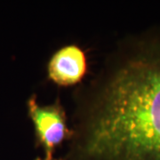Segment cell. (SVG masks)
<instances>
[{"label":"cell","instance_id":"2","mask_svg":"<svg viewBox=\"0 0 160 160\" xmlns=\"http://www.w3.org/2000/svg\"><path fill=\"white\" fill-rule=\"evenodd\" d=\"M27 103L37 142L45 152L44 159L53 160L55 149L71 136L64 109L59 101L51 105L41 106L37 102L36 95H31Z\"/></svg>","mask_w":160,"mask_h":160},{"label":"cell","instance_id":"3","mask_svg":"<svg viewBox=\"0 0 160 160\" xmlns=\"http://www.w3.org/2000/svg\"><path fill=\"white\" fill-rule=\"evenodd\" d=\"M86 58L82 49L75 45L58 50L50 59L47 71L49 78L59 86H73L86 74Z\"/></svg>","mask_w":160,"mask_h":160},{"label":"cell","instance_id":"4","mask_svg":"<svg viewBox=\"0 0 160 160\" xmlns=\"http://www.w3.org/2000/svg\"><path fill=\"white\" fill-rule=\"evenodd\" d=\"M35 160H46V159H43V158H36ZM53 160H54V159H53Z\"/></svg>","mask_w":160,"mask_h":160},{"label":"cell","instance_id":"1","mask_svg":"<svg viewBox=\"0 0 160 160\" xmlns=\"http://www.w3.org/2000/svg\"><path fill=\"white\" fill-rule=\"evenodd\" d=\"M74 160H160V32L126 39L87 88Z\"/></svg>","mask_w":160,"mask_h":160}]
</instances>
